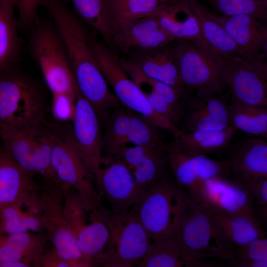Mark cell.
<instances>
[{
    "label": "cell",
    "mask_w": 267,
    "mask_h": 267,
    "mask_svg": "<svg viewBox=\"0 0 267 267\" xmlns=\"http://www.w3.org/2000/svg\"><path fill=\"white\" fill-rule=\"evenodd\" d=\"M65 47L70 65L82 96L98 116L104 117L119 103L93 55L91 39L80 22L60 0H43Z\"/></svg>",
    "instance_id": "obj_1"
},
{
    "label": "cell",
    "mask_w": 267,
    "mask_h": 267,
    "mask_svg": "<svg viewBox=\"0 0 267 267\" xmlns=\"http://www.w3.org/2000/svg\"><path fill=\"white\" fill-rule=\"evenodd\" d=\"M189 202L187 192L167 174L142 192L131 210L154 241L175 235Z\"/></svg>",
    "instance_id": "obj_2"
},
{
    "label": "cell",
    "mask_w": 267,
    "mask_h": 267,
    "mask_svg": "<svg viewBox=\"0 0 267 267\" xmlns=\"http://www.w3.org/2000/svg\"><path fill=\"white\" fill-rule=\"evenodd\" d=\"M173 237L190 263L191 267L231 265V246L213 218L203 207L190 198L186 211Z\"/></svg>",
    "instance_id": "obj_3"
},
{
    "label": "cell",
    "mask_w": 267,
    "mask_h": 267,
    "mask_svg": "<svg viewBox=\"0 0 267 267\" xmlns=\"http://www.w3.org/2000/svg\"><path fill=\"white\" fill-rule=\"evenodd\" d=\"M47 130L51 164L62 191H74L85 201L102 207V197L94 178L74 146L72 129L56 122L47 127Z\"/></svg>",
    "instance_id": "obj_4"
},
{
    "label": "cell",
    "mask_w": 267,
    "mask_h": 267,
    "mask_svg": "<svg viewBox=\"0 0 267 267\" xmlns=\"http://www.w3.org/2000/svg\"><path fill=\"white\" fill-rule=\"evenodd\" d=\"M45 101L39 87L19 73L0 74V131L43 124Z\"/></svg>",
    "instance_id": "obj_5"
},
{
    "label": "cell",
    "mask_w": 267,
    "mask_h": 267,
    "mask_svg": "<svg viewBox=\"0 0 267 267\" xmlns=\"http://www.w3.org/2000/svg\"><path fill=\"white\" fill-rule=\"evenodd\" d=\"M65 198V216L77 245L89 266H98L110 236L109 211L85 201L74 191Z\"/></svg>",
    "instance_id": "obj_6"
},
{
    "label": "cell",
    "mask_w": 267,
    "mask_h": 267,
    "mask_svg": "<svg viewBox=\"0 0 267 267\" xmlns=\"http://www.w3.org/2000/svg\"><path fill=\"white\" fill-rule=\"evenodd\" d=\"M107 222L109 238L98 266L137 267L152 241L144 227L132 210L117 213L109 211Z\"/></svg>",
    "instance_id": "obj_7"
},
{
    "label": "cell",
    "mask_w": 267,
    "mask_h": 267,
    "mask_svg": "<svg viewBox=\"0 0 267 267\" xmlns=\"http://www.w3.org/2000/svg\"><path fill=\"white\" fill-rule=\"evenodd\" d=\"M30 49L52 94L64 93L76 98L77 86L56 29L47 24L38 26L31 37Z\"/></svg>",
    "instance_id": "obj_8"
},
{
    "label": "cell",
    "mask_w": 267,
    "mask_h": 267,
    "mask_svg": "<svg viewBox=\"0 0 267 267\" xmlns=\"http://www.w3.org/2000/svg\"><path fill=\"white\" fill-rule=\"evenodd\" d=\"M91 46L98 65L119 103L171 132L174 136L180 133L178 128L154 111L144 93L124 70L118 58L102 44L92 39Z\"/></svg>",
    "instance_id": "obj_9"
},
{
    "label": "cell",
    "mask_w": 267,
    "mask_h": 267,
    "mask_svg": "<svg viewBox=\"0 0 267 267\" xmlns=\"http://www.w3.org/2000/svg\"><path fill=\"white\" fill-rule=\"evenodd\" d=\"M3 146L15 162L33 176L39 174L56 188L61 185L51 164V145L47 127L41 126L0 131Z\"/></svg>",
    "instance_id": "obj_10"
},
{
    "label": "cell",
    "mask_w": 267,
    "mask_h": 267,
    "mask_svg": "<svg viewBox=\"0 0 267 267\" xmlns=\"http://www.w3.org/2000/svg\"><path fill=\"white\" fill-rule=\"evenodd\" d=\"M188 194L191 200L209 212L257 218L253 199L247 187L228 177L208 179Z\"/></svg>",
    "instance_id": "obj_11"
},
{
    "label": "cell",
    "mask_w": 267,
    "mask_h": 267,
    "mask_svg": "<svg viewBox=\"0 0 267 267\" xmlns=\"http://www.w3.org/2000/svg\"><path fill=\"white\" fill-rule=\"evenodd\" d=\"M207 48L216 61L222 85L228 89L229 98L267 107V72L221 55L209 46Z\"/></svg>",
    "instance_id": "obj_12"
},
{
    "label": "cell",
    "mask_w": 267,
    "mask_h": 267,
    "mask_svg": "<svg viewBox=\"0 0 267 267\" xmlns=\"http://www.w3.org/2000/svg\"><path fill=\"white\" fill-rule=\"evenodd\" d=\"M174 51L186 94L192 90L223 92L217 64L207 46L180 40L174 44Z\"/></svg>",
    "instance_id": "obj_13"
},
{
    "label": "cell",
    "mask_w": 267,
    "mask_h": 267,
    "mask_svg": "<svg viewBox=\"0 0 267 267\" xmlns=\"http://www.w3.org/2000/svg\"><path fill=\"white\" fill-rule=\"evenodd\" d=\"M61 196L60 189L55 187L44 190L40 195L44 229L47 231L54 250L71 267H88L65 218Z\"/></svg>",
    "instance_id": "obj_14"
},
{
    "label": "cell",
    "mask_w": 267,
    "mask_h": 267,
    "mask_svg": "<svg viewBox=\"0 0 267 267\" xmlns=\"http://www.w3.org/2000/svg\"><path fill=\"white\" fill-rule=\"evenodd\" d=\"M73 122V141L80 156L93 178L105 161L102 155V136L98 116L78 88Z\"/></svg>",
    "instance_id": "obj_15"
},
{
    "label": "cell",
    "mask_w": 267,
    "mask_h": 267,
    "mask_svg": "<svg viewBox=\"0 0 267 267\" xmlns=\"http://www.w3.org/2000/svg\"><path fill=\"white\" fill-rule=\"evenodd\" d=\"M214 13L248 63L257 69L267 71L266 21L246 14L225 16Z\"/></svg>",
    "instance_id": "obj_16"
},
{
    "label": "cell",
    "mask_w": 267,
    "mask_h": 267,
    "mask_svg": "<svg viewBox=\"0 0 267 267\" xmlns=\"http://www.w3.org/2000/svg\"><path fill=\"white\" fill-rule=\"evenodd\" d=\"M105 157V162L94 177L97 188L108 202L111 213L131 210L142 192L132 171L118 159Z\"/></svg>",
    "instance_id": "obj_17"
},
{
    "label": "cell",
    "mask_w": 267,
    "mask_h": 267,
    "mask_svg": "<svg viewBox=\"0 0 267 267\" xmlns=\"http://www.w3.org/2000/svg\"><path fill=\"white\" fill-rule=\"evenodd\" d=\"M186 112H183L180 132L222 131L231 127L229 100L222 92L198 91L188 98Z\"/></svg>",
    "instance_id": "obj_18"
},
{
    "label": "cell",
    "mask_w": 267,
    "mask_h": 267,
    "mask_svg": "<svg viewBox=\"0 0 267 267\" xmlns=\"http://www.w3.org/2000/svg\"><path fill=\"white\" fill-rule=\"evenodd\" d=\"M168 166L176 182L189 192L205 180L230 175L226 161L183 152L167 145Z\"/></svg>",
    "instance_id": "obj_19"
},
{
    "label": "cell",
    "mask_w": 267,
    "mask_h": 267,
    "mask_svg": "<svg viewBox=\"0 0 267 267\" xmlns=\"http://www.w3.org/2000/svg\"><path fill=\"white\" fill-rule=\"evenodd\" d=\"M226 160L230 175L244 185L267 178V142L264 138H247L231 144Z\"/></svg>",
    "instance_id": "obj_20"
},
{
    "label": "cell",
    "mask_w": 267,
    "mask_h": 267,
    "mask_svg": "<svg viewBox=\"0 0 267 267\" xmlns=\"http://www.w3.org/2000/svg\"><path fill=\"white\" fill-rule=\"evenodd\" d=\"M0 160V211L10 205L36 197L37 186L32 176L21 168L3 146Z\"/></svg>",
    "instance_id": "obj_21"
},
{
    "label": "cell",
    "mask_w": 267,
    "mask_h": 267,
    "mask_svg": "<svg viewBox=\"0 0 267 267\" xmlns=\"http://www.w3.org/2000/svg\"><path fill=\"white\" fill-rule=\"evenodd\" d=\"M188 1H179L166 4L152 15L157 19L161 27L177 41H189L202 46H208Z\"/></svg>",
    "instance_id": "obj_22"
},
{
    "label": "cell",
    "mask_w": 267,
    "mask_h": 267,
    "mask_svg": "<svg viewBox=\"0 0 267 267\" xmlns=\"http://www.w3.org/2000/svg\"><path fill=\"white\" fill-rule=\"evenodd\" d=\"M188 4L197 18L202 35L208 46L221 55L251 66L236 43L217 19L214 12L199 0H188Z\"/></svg>",
    "instance_id": "obj_23"
},
{
    "label": "cell",
    "mask_w": 267,
    "mask_h": 267,
    "mask_svg": "<svg viewBox=\"0 0 267 267\" xmlns=\"http://www.w3.org/2000/svg\"><path fill=\"white\" fill-rule=\"evenodd\" d=\"M131 60L147 77L185 90L172 43L155 49L139 50Z\"/></svg>",
    "instance_id": "obj_24"
},
{
    "label": "cell",
    "mask_w": 267,
    "mask_h": 267,
    "mask_svg": "<svg viewBox=\"0 0 267 267\" xmlns=\"http://www.w3.org/2000/svg\"><path fill=\"white\" fill-rule=\"evenodd\" d=\"M235 131L230 127L222 131L180 132L168 146L188 153L208 156L227 149Z\"/></svg>",
    "instance_id": "obj_25"
},
{
    "label": "cell",
    "mask_w": 267,
    "mask_h": 267,
    "mask_svg": "<svg viewBox=\"0 0 267 267\" xmlns=\"http://www.w3.org/2000/svg\"><path fill=\"white\" fill-rule=\"evenodd\" d=\"M180 0H104L113 34L126 24L150 16L163 6Z\"/></svg>",
    "instance_id": "obj_26"
},
{
    "label": "cell",
    "mask_w": 267,
    "mask_h": 267,
    "mask_svg": "<svg viewBox=\"0 0 267 267\" xmlns=\"http://www.w3.org/2000/svg\"><path fill=\"white\" fill-rule=\"evenodd\" d=\"M208 213L231 247L242 246L266 236L263 224L257 218Z\"/></svg>",
    "instance_id": "obj_27"
},
{
    "label": "cell",
    "mask_w": 267,
    "mask_h": 267,
    "mask_svg": "<svg viewBox=\"0 0 267 267\" xmlns=\"http://www.w3.org/2000/svg\"><path fill=\"white\" fill-rule=\"evenodd\" d=\"M32 201L14 203L0 211V234L40 232L44 229L39 203H34L24 209V206Z\"/></svg>",
    "instance_id": "obj_28"
},
{
    "label": "cell",
    "mask_w": 267,
    "mask_h": 267,
    "mask_svg": "<svg viewBox=\"0 0 267 267\" xmlns=\"http://www.w3.org/2000/svg\"><path fill=\"white\" fill-rule=\"evenodd\" d=\"M230 126L255 137H267V107L248 104L229 98Z\"/></svg>",
    "instance_id": "obj_29"
},
{
    "label": "cell",
    "mask_w": 267,
    "mask_h": 267,
    "mask_svg": "<svg viewBox=\"0 0 267 267\" xmlns=\"http://www.w3.org/2000/svg\"><path fill=\"white\" fill-rule=\"evenodd\" d=\"M138 267H191L173 237L152 241Z\"/></svg>",
    "instance_id": "obj_30"
},
{
    "label": "cell",
    "mask_w": 267,
    "mask_h": 267,
    "mask_svg": "<svg viewBox=\"0 0 267 267\" xmlns=\"http://www.w3.org/2000/svg\"><path fill=\"white\" fill-rule=\"evenodd\" d=\"M161 27L152 15L141 18L126 24L114 32L111 44L127 54L132 49H139L149 34Z\"/></svg>",
    "instance_id": "obj_31"
},
{
    "label": "cell",
    "mask_w": 267,
    "mask_h": 267,
    "mask_svg": "<svg viewBox=\"0 0 267 267\" xmlns=\"http://www.w3.org/2000/svg\"><path fill=\"white\" fill-rule=\"evenodd\" d=\"M15 4L0 1V74L17 55L19 38L14 16Z\"/></svg>",
    "instance_id": "obj_32"
},
{
    "label": "cell",
    "mask_w": 267,
    "mask_h": 267,
    "mask_svg": "<svg viewBox=\"0 0 267 267\" xmlns=\"http://www.w3.org/2000/svg\"><path fill=\"white\" fill-rule=\"evenodd\" d=\"M167 145L164 144L152 150L132 171L141 192L149 188L167 174Z\"/></svg>",
    "instance_id": "obj_33"
},
{
    "label": "cell",
    "mask_w": 267,
    "mask_h": 267,
    "mask_svg": "<svg viewBox=\"0 0 267 267\" xmlns=\"http://www.w3.org/2000/svg\"><path fill=\"white\" fill-rule=\"evenodd\" d=\"M133 112L124 106L118 107L104 117L102 150L106 156H112L119 148L128 143L129 123Z\"/></svg>",
    "instance_id": "obj_34"
},
{
    "label": "cell",
    "mask_w": 267,
    "mask_h": 267,
    "mask_svg": "<svg viewBox=\"0 0 267 267\" xmlns=\"http://www.w3.org/2000/svg\"><path fill=\"white\" fill-rule=\"evenodd\" d=\"M79 17L95 30L108 44H111L112 32L104 0H70Z\"/></svg>",
    "instance_id": "obj_35"
},
{
    "label": "cell",
    "mask_w": 267,
    "mask_h": 267,
    "mask_svg": "<svg viewBox=\"0 0 267 267\" xmlns=\"http://www.w3.org/2000/svg\"><path fill=\"white\" fill-rule=\"evenodd\" d=\"M162 130L144 116L133 112L129 123L128 143L136 146L158 147L163 144Z\"/></svg>",
    "instance_id": "obj_36"
},
{
    "label": "cell",
    "mask_w": 267,
    "mask_h": 267,
    "mask_svg": "<svg viewBox=\"0 0 267 267\" xmlns=\"http://www.w3.org/2000/svg\"><path fill=\"white\" fill-rule=\"evenodd\" d=\"M219 12L225 16L246 14L261 20L267 19V0H208Z\"/></svg>",
    "instance_id": "obj_37"
},
{
    "label": "cell",
    "mask_w": 267,
    "mask_h": 267,
    "mask_svg": "<svg viewBox=\"0 0 267 267\" xmlns=\"http://www.w3.org/2000/svg\"><path fill=\"white\" fill-rule=\"evenodd\" d=\"M1 235L7 243L20 251L28 263L34 262L44 251L45 237L39 232L28 231Z\"/></svg>",
    "instance_id": "obj_38"
},
{
    "label": "cell",
    "mask_w": 267,
    "mask_h": 267,
    "mask_svg": "<svg viewBox=\"0 0 267 267\" xmlns=\"http://www.w3.org/2000/svg\"><path fill=\"white\" fill-rule=\"evenodd\" d=\"M231 252L232 266L239 260L267 261V238L260 237L243 245L232 247Z\"/></svg>",
    "instance_id": "obj_39"
},
{
    "label": "cell",
    "mask_w": 267,
    "mask_h": 267,
    "mask_svg": "<svg viewBox=\"0 0 267 267\" xmlns=\"http://www.w3.org/2000/svg\"><path fill=\"white\" fill-rule=\"evenodd\" d=\"M137 86L144 93L154 111L179 129L178 125L182 122V115L176 111L145 85L139 84Z\"/></svg>",
    "instance_id": "obj_40"
},
{
    "label": "cell",
    "mask_w": 267,
    "mask_h": 267,
    "mask_svg": "<svg viewBox=\"0 0 267 267\" xmlns=\"http://www.w3.org/2000/svg\"><path fill=\"white\" fill-rule=\"evenodd\" d=\"M76 98L64 93L52 94L51 113L58 122L72 121L75 113Z\"/></svg>",
    "instance_id": "obj_41"
},
{
    "label": "cell",
    "mask_w": 267,
    "mask_h": 267,
    "mask_svg": "<svg viewBox=\"0 0 267 267\" xmlns=\"http://www.w3.org/2000/svg\"><path fill=\"white\" fill-rule=\"evenodd\" d=\"M249 190L254 203L257 219L263 224L267 215V178L260 179L245 185Z\"/></svg>",
    "instance_id": "obj_42"
},
{
    "label": "cell",
    "mask_w": 267,
    "mask_h": 267,
    "mask_svg": "<svg viewBox=\"0 0 267 267\" xmlns=\"http://www.w3.org/2000/svg\"><path fill=\"white\" fill-rule=\"evenodd\" d=\"M156 147H149L136 145L128 146L125 145L119 148L110 157H114L122 162L132 171L144 160L153 149Z\"/></svg>",
    "instance_id": "obj_43"
},
{
    "label": "cell",
    "mask_w": 267,
    "mask_h": 267,
    "mask_svg": "<svg viewBox=\"0 0 267 267\" xmlns=\"http://www.w3.org/2000/svg\"><path fill=\"white\" fill-rule=\"evenodd\" d=\"M43 0H18L19 22L24 27L32 25L37 19L38 7Z\"/></svg>",
    "instance_id": "obj_44"
},
{
    "label": "cell",
    "mask_w": 267,
    "mask_h": 267,
    "mask_svg": "<svg viewBox=\"0 0 267 267\" xmlns=\"http://www.w3.org/2000/svg\"><path fill=\"white\" fill-rule=\"evenodd\" d=\"M35 265L43 267H71L70 264L61 258L53 249L44 251L35 262Z\"/></svg>",
    "instance_id": "obj_45"
},
{
    "label": "cell",
    "mask_w": 267,
    "mask_h": 267,
    "mask_svg": "<svg viewBox=\"0 0 267 267\" xmlns=\"http://www.w3.org/2000/svg\"><path fill=\"white\" fill-rule=\"evenodd\" d=\"M13 261L27 262L20 251L7 243L0 234V263Z\"/></svg>",
    "instance_id": "obj_46"
},
{
    "label": "cell",
    "mask_w": 267,
    "mask_h": 267,
    "mask_svg": "<svg viewBox=\"0 0 267 267\" xmlns=\"http://www.w3.org/2000/svg\"><path fill=\"white\" fill-rule=\"evenodd\" d=\"M233 266L238 267H267V261L239 260L236 261Z\"/></svg>",
    "instance_id": "obj_47"
},
{
    "label": "cell",
    "mask_w": 267,
    "mask_h": 267,
    "mask_svg": "<svg viewBox=\"0 0 267 267\" xmlns=\"http://www.w3.org/2000/svg\"><path fill=\"white\" fill-rule=\"evenodd\" d=\"M29 264L24 261H13L0 263V267H28Z\"/></svg>",
    "instance_id": "obj_48"
},
{
    "label": "cell",
    "mask_w": 267,
    "mask_h": 267,
    "mask_svg": "<svg viewBox=\"0 0 267 267\" xmlns=\"http://www.w3.org/2000/svg\"><path fill=\"white\" fill-rule=\"evenodd\" d=\"M0 1H4L12 3L15 5H17L18 0H0Z\"/></svg>",
    "instance_id": "obj_49"
},
{
    "label": "cell",
    "mask_w": 267,
    "mask_h": 267,
    "mask_svg": "<svg viewBox=\"0 0 267 267\" xmlns=\"http://www.w3.org/2000/svg\"><path fill=\"white\" fill-rule=\"evenodd\" d=\"M2 151H3V148H2L1 149H0V160L2 156Z\"/></svg>",
    "instance_id": "obj_50"
},
{
    "label": "cell",
    "mask_w": 267,
    "mask_h": 267,
    "mask_svg": "<svg viewBox=\"0 0 267 267\" xmlns=\"http://www.w3.org/2000/svg\"><path fill=\"white\" fill-rule=\"evenodd\" d=\"M183 0V1H188V0Z\"/></svg>",
    "instance_id": "obj_51"
}]
</instances>
